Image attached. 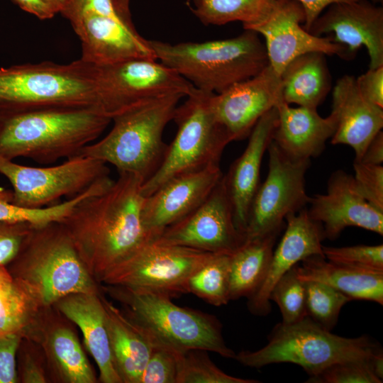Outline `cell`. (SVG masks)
Here are the masks:
<instances>
[{
	"instance_id": "obj_26",
	"label": "cell",
	"mask_w": 383,
	"mask_h": 383,
	"mask_svg": "<svg viewBox=\"0 0 383 383\" xmlns=\"http://www.w3.org/2000/svg\"><path fill=\"white\" fill-rule=\"evenodd\" d=\"M102 302L116 369L122 382L139 383L151 351L150 336L112 304Z\"/></svg>"
},
{
	"instance_id": "obj_46",
	"label": "cell",
	"mask_w": 383,
	"mask_h": 383,
	"mask_svg": "<svg viewBox=\"0 0 383 383\" xmlns=\"http://www.w3.org/2000/svg\"><path fill=\"white\" fill-rule=\"evenodd\" d=\"M302 6L305 21L302 26L307 31L317 17L330 5L339 2H348L360 0H296Z\"/></svg>"
},
{
	"instance_id": "obj_3",
	"label": "cell",
	"mask_w": 383,
	"mask_h": 383,
	"mask_svg": "<svg viewBox=\"0 0 383 383\" xmlns=\"http://www.w3.org/2000/svg\"><path fill=\"white\" fill-rule=\"evenodd\" d=\"M259 34L245 30L234 38L171 44L149 40L156 60L195 88L218 94L249 79L269 65Z\"/></svg>"
},
{
	"instance_id": "obj_18",
	"label": "cell",
	"mask_w": 383,
	"mask_h": 383,
	"mask_svg": "<svg viewBox=\"0 0 383 383\" xmlns=\"http://www.w3.org/2000/svg\"><path fill=\"white\" fill-rule=\"evenodd\" d=\"M67 19L80 40V59L87 63L101 66L133 59L157 60L149 40L137 32L133 23L92 13Z\"/></svg>"
},
{
	"instance_id": "obj_19",
	"label": "cell",
	"mask_w": 383,
	"mask_h": 383,
	"mask_svg": "<svg viewBox=\"0 0 383 383\" xmlns=\"http://www.w3.org/2000/svg\"><path fill=\"white\" fill-rule=\"evenodd\" d=\"M311 218L323 228L325 239L335 240L348 227H359L383 235V211L364 198L353 175L343 170L330 176L326 193L310 198Z\"/></svg>"
},
{
	"instance_id": "obj_14",
	"label": "cell",
	"mask_w": 383,
	"mask_h": 383,
	"mask_svg": "<svg viewBox=\"0 0 383 383\" xmlns=\"http://www.w3.org/2000/svg\"><path fill=\"white\" fill-rule=\"evenodd\" d=\"M155 240L212 253L232 254L240 247L245 236L235 226L223 177L199 206L166 228Z\"/></svg>"
},
{
	"instance_id": "obj_28",
	"label": "cell",
	"mask_w": 383,
	"mask_h": 383,
	"mask_svg": "<svg viewBox=\"0 0 383 383\" xmlns=\"http://www.w3.org/2000/svg\"><path fill=\"white\" fill-rule=\"evenodd\" d=\"M325 55L310 52L297 56L287 65L280 74L285 103L317 109L331 87Z\"/></svg>"
},
{
	"instance_id": "obj_53",
	"label": "cell",
	"mask_w": 383,
	"mask_h": 383,
	"mask_svg": "<svg viewBox=\"0 0 383 383\" xmlns=\"http://www.w3.org/2000/svg\"><path fill=\"white\" fill-rule=\"evenodd\" d=\"M67 0H62L64 4H65V2L67 1Z\"/></svg>"
},
{
	"instance_id": "obj_11",
	"label": "cell",
	"mask_w": 383,
	"mask_h": 383,
	"mask_svg": "<svg viewBox=\"0 0 383 383\" xmlns=\"http://www.w3.org/2000/svg\"><path fill=\"white\" fill-rule=\"evenodd\" d=\"M106 164L79 155L60 165L32 167L0 155V174L11 183L12 203L26 208H43L73 198L98 180L109 176Z\"/></svg>"
},
{
	"instance_id": "obj_38",
	"label": "cell",
	"mask_w": 383,
	"mask_h": 383,
	"mask_svg": "<svg viewBox=\"0 0 383 383\" xmlns=\"http://www.w3.org/2000/svg\"><path fill=\"white\" fill-rule=\"evenodd\" d=\"M147 333L150 336L152 348L139 383H177L179 357L182 350Z\"/></svg>"
},
{
	"instance_id": "obj_23",
	"label": "cell",
	"mask_w": 383,
	"mask_h": 383,
	"mask_svg": "<svg viewBox=\"0 0 383 383\" xmlns=\"http://www.w3.org/2000/svg\"><path fill=\"white\" fill-rule=\"evenodd\" d=\"M332 111L336 129L331 138L333 145L351 147L359 162L375 135L383 127V109L366 100L360 93L354 76L339 78L333 89Z\"/></svg>"
},
{
	"instance_id": "obj_13",
	"label": "cell",
	"mask_w": 383,
	"mask_h": 383,
	"mask_svg": "<svg viewBox=\"0 0 383 383\" xmlns=\"http://www.w3.org/2000/svg\"><path fill=\"white\" fill-rule=\"evenodd\" d=\"M267 151L269 170L252 201L246 240L280 233L286 216L305 208L311 198L305 186V174L311 160L292 158L272 140Z\"/></svg>"
},
{
	"instance_id": "obj_51",
	"label": "cell",
	"mask_w": 383,
	"mask_h": 383,
	"mask_svg": "<svg viewBox=\"0 0 383 383\" xmlns=\"http://www.w3.org/2000/svg\"><path fill=\"white\" fill-rule=\"evenodd\" d=\"M48 4L52 9L57 13H60L63 8L64 3L62 0H43Z\"/></svg>"
},
{
	"instance_id": "obj_41",
	"label": "cell",
	"mask_w": 383,
	"mask_h": 383,
	"mask_svg": "<svg viewBox=\"0 0 383 383\" xmlns=\"http://www.w3.org/2000/svg\"><path fill=\"white\" fill-rule=\"evenodd\" d=\"M130 0H67L60 13L66 19L73 15L92 13L133 24Z\"/></svg>"
},
{
	"instance_id": "obj_27",
	"label": "cell",
	"mask_w": 383,
	"mask_h": 383,
	"mask_svg": "<svg viewBox=\"0 0 383 383\" xmlns=\"http://www.w3.org/2000/svg\"><path fill=\"white\" fill-rule=\"evenodd\" d=\"M297 265L301 280L326 284L350 300H366L383 304V272L367 271L335 263L324 256L313 255Z\"/></svg>"
},
{
	"instance_id": "obj_40",
	"label": "cell",
	"mask_w": 383,
	"mask_h": 383,
	"mask_svg": "<svg viewBox=\"0 0 383 383\" xmlns=\"http://www.w3.org/2000/svg\"><path fill=\"white\" fill-rule=\"evenodd\" d=\"M370 360V359H369ZM368 360H350L334 363L318 374L309 377V383H380Z\"/></svg>"
},
{
	"instance_id": "obj_36",
	"label": "cell",
	"mask_w": 383,
	"mask_h": 383,
	"mask_svg": "<svg viewBox=\"0 0 383 383\" xmlns=\"http://www.w3.org/2000/svg\"><path fill=\"white\" fill-rule=\"evenodd\" d=\"M304 282L307 316L331 331L341 309L350 299L326 284L311 280Z\"/></svg>"
},
{
	"instance_id": "obj_48",
	"label": "cell",
	"mask_w": 383,
	"mask_h": 383,
	"mask_svg": "<svg viewBox=\"0 0 383 383\" xmlns=\"http://www.w3.org/2000/svg\"><path fill=\"white\" fill-rule=\"evenodd\" d=\"M359 162L370 165H382L383 162V132L382 131L377 133L370 142Z\"/></svg>"
},
{
	"instance_id": "obj_15",
	"label": "cell",
	"mask_w": 383,
	"mask_h": 383,
	"mask_svg": "<svg viewBox=\"0 0 383 383\" xmlns=\"http://www.w3.org/2000/svg\"><path fill=\"white\" fill-rule=\"evenodd\" d=\"M304 21V11L299 1L275 0L269 15L248 29L263 36L269 65L278 74L293 59L310 52L352 59L345 46L304 29L301 25Z\"/></svg>"
},
{
	"instance_id": "obj_33",
	"label": "cell",
	"mask_w": 383,
	"mask_h": 383,
	"mask_svg": "<svg viewBox=\"0 0 383 383\" xmlns=\"http://www.w3.org/2000/svg\"><path fill=\"white\" fill-rule=\"evenodd\" d=\"M49 350L61 377L70 383H94L95 375L72 331L59 328L49 338Z\"/></svg>"
},
{
	"instance_id": "obj_22",
	"label": "cell",
	"mask_w": 383,
	"mask_h": 383,
	"mask_svg": "<svg viewBox=\"0 0 383 383\" xmlns=\"http://www.w3.org/2000/svg\"><path fill=\"white\" fill-rule=\"evenodd\" d=\"M277 119V109L274 107L258 120L248 136L243 152L223 176L235 226L245 236L252 201L260 184L262 160L272 140Z\"/></svg>"
},
{
	"instance_id": "obj_43",
	"label": "cell",
	"mask_w": 383,
	"mask_h": 383,
	"mask_svg": "<svg viewBox=\"0 0 383 383\" xmlns=\"http://www.w3.org/2000/svg\"><path fill=\"white\" fill-rule=\"evenodd\" d=\"M31 228L24 223L0 221V265L6 266L13 261Z\"/></svg>"
},
{
	"instance_id": "obj_17",
	"label": "cell",
	"mask_w": 383,
	"mask_h": 383,
	"mask_svg": "<svg viewBox=\"0 0 383 383\" xmlns=\"http://www.w3.org/2000/svg\"><path fill=\"white\" fill-rule=\"evenodd\" d=\"M283 101L280 75L268 65L260 72L212 97L218 122L231 141L248 138L258 120Z\"/></svg>"
},
{
	"instance_id": "obj_50",
	"label": "cell",
	"mask_w": 383,
	"mask_h": 383,
	"mask_svg": "<svg viewBox=\"0 0 383 383\" xmlns=\"http://www.w3.org/2000/svg\"><path fill=\"white\" fill-rule=\"evenodd\" d=\"M370 368L374 375L383 379V353L382 348L377 350L369 360Z\"/></svg>"
},
{
	"instance_id": "obj_25",
	"label": "cell",
	"mask_w": 383,
	"mask_h": 383,
	"mask_svg": "<svg viewBox=\"0 0 383 383\" xmlns=\"http://www.w3.org/2000/svg\"><path fill=\"white\" fill-rule=\"evenodd\" d=\"M60 311L81 330L104 383H121L111 350L105 309L97 292L68 295L57 302Z\"/></svg>"
},
{
	"instance_id": "obj_4",
	"label": "cell",
	"mask_w": 383,
	"mask_h": 383,
	"mask_svg": "<svg viewBox=\"0 0 383 383\" xmlns=\"http://www.w3.org/2000/svg\"><path fill=\"white\" fill-rule=\"evenodd\" d=\"M183 97L162 96L116 115L110 131L80 155L111 164L118 173L136 175L145 182L164 160L168 145L162 140L163 132Z\"/></svg>"
},
{
	"instance_id": "obj_29",
	"label": "cell",
	"mask_w": 383,
	"mask_h": 383,
	"mask_svg": "<svg viewBox=\"0 0 383 383\" xmlns=\"http://www.w3.org/2000/svg\"><path fill=\"white\" fill-rule=\"evenodd\" d=\"M279 233L247 240L231 254L230 301L248 298L260 285L269 267Z\"/></svg>"
},
{
	"instance_id": "obj_5",
	"label": "cell",
	"mask_w": 383,
	"mask_h": 383,
	"mask_svg": "<svg viewBox=\"0 0 383 383\" xmlns=\"http://www.w3.org/2000/svg\"><path fill=\"white\" fill-rule=\"evenodd\" d=\"M10 272L32 292L40 306L73 294L97 292L94 278L62 224L32 227Z\"/></svg>"
},
{
	"instance_id": "obj_34",
	"label": "cell",
	"mask_w": 383,
	"mask_h": 383,
	"mask_svg": "<svg viewBox=\"0 0 383 383\" xmlns=\"http://www.w3.org/2000/svg\"><path fill=\"white\" fill-rule=\"evenodd\" d=\"M231 254L213 253L189 278V293L215 306L230 301Z\"/></svg>"
},
{
	"instance_id": "obj_35",
	"label": "cell",
	"mask_w": 383,
	"mask_h": 383,
	"mask_svg": "<svg viewBox=\"0 0 383 383\" xmlns=\"http://www.w3.org/2000/svg\"><path fill=\"white\" fill-rule=\"evenodd\" d=\"M259 381L225 373L201 349L182 350L179 357L177 383H257Z\"/></svg>"
},
{
	"instance_id": "obj_9",
	"label": "cell",
	"mask_w": 383,
	"mask_h": 383,
	"mask_svg": "<svg viewBox=\"0 0 383 383\" xmlns=\"http://www.w3.org/2000/svg\"><path fill=\"white\" fill-rule=\"evenodd\" d=\"M111 292L124 304L130 319L161 341L179 350L201 349L235 358L214 316L181 307L158 292L113 286Z\"/></svg>"
},
{
	"instance_id": "obj_32",
	"label": "cell",
	"mask_w": 383,
	"mask_h": 383,
	"mask_svg": "<svg viewBox=\"0 0 383 383\" xmlns=\"http://www.w3.org/2000/svg\"><path fill=\"white\" fill-rule=\"evenodd\" d=\"M193 14L204 25L222 26L240 21L244 30L262 21L275 0H192Z\"/></svg>"
},
{
	"instance_id": "obj_8",
	"label": "cell",
	"mask_w": 383,
	"mask_h": 383,
	"mask_svg": "<svg viewBox=\"0 0 383 383\" xmlns=\"http://www.w3.org/2000/svg\"><path fill=\"white\" fill-rule=\"evenodd\" d=\"M214 94L194 87L177 106L172 118L177 126L176 135L159 169L143 184L144 197L172 177L220 165L225 148L232 141L213 110Z\"/></svg>"
},
{
	"instance_id": "obj_21",
	"label": "cell",
	"mask_w": 383,
	"mask_h": 383,
	"mask_svg": "<svg viewBox=\"0 0 383 383\" xmlns=\"http://www.w3.org/2000/svg\"><path fill=\"white\" fill-rule=\"evenodd\" d=\"M284 233L272 257L265 277L258 288L248 297L250 313L265 316L271 310L270 292L276 282L292 267L307 257L323 255L325 239L321 225L312 219L307 208L288 214Z\"/></svg>"
},
{
	"instance_id": "obj_47",
	"label": "cell",
	"mask_w": 383,
	"mask_h": 383,
	"mask_svg": "<svg viewBox=\"0 0 383 383\" xmlns=\"http://www.w3.org/2000/svg\"><path fill=\"white\" fill-rule=\"evenodd\" d=\"M18 7L40 20L53 18L56 13L43 0H13Z\"/></svg>"
},
{
	"instance_id": "obj_1",
	"label": "cell",
	"mask_w": 383,
	"mask_h": 383,
	"mask_svg": "<svg viewBox=\"0 0 383 383\" xmlns=\"http://www.w3.org/2000/svg\"><path fill=\"white\" fill-rule=\"evenodd\" d=\"M118 174L106 190L85 198L60 223L89 274L99 281L153 240L142 218L143 181Z\"/></svg>"
},
{
	"instance_id": "obj_10",
	"label": "cell",
	"mask_w": 383,
	"mask_h": 383,
	"mask_svg": "<svg viewBox=\"0 0 383 383\" xmlns=\"http://www.w3.org/2000/svg\"><path fill=\"white\" fill-rule=\"evenodd\" d=\"M155 240L139 248L108 272L101 282L174 297L189 293L190 277L213 255Z\"/></svg>"
},
{
	"instance_id": "obj_30",
	"label": "cell",
	"mask_w": 383,
	"mask_h": 383,
	"mask_svg": "<svg viewBox=\"0 0 383 383\" xmlns=\"http://www.w3.org/2000/svg\"><path fill=\"white\" fill-rule=\"evenodd\" d=\"M113 182L109 176L104 177L73 198L50 206L35 209L14 204L12 203V191L0 187V221L24 223L35 228L61 223L80 201L104 192Z\"/></svg>"
},
{
	"instance_id": "obj_49",
	"label": "cell",
	"mask_w": 383,
	"mask_h": 383,
	"mask_svg": "<svg viewBox=\"0 0 383 383\" xmlns=\"http://www.w3.org/2000/svg\"><path fill=\"white\" fill-rule=\"evenodd\" d=\"M21 379L26 383L45 382V374L36 363L30 359L24 360L21 367Z\"/></svg>"
},
{
	"instance_id": "obj_42",
	"label": "cell",
	"mask_w": 383,
	"mask_h": 383,
	"mask_svg": "<svg viewBox=\"0 0 383 383\" xmlns=\"http://www.w3.org/2000/svg\"><path fill=\"white\" fill-rule=\"evenodd\" d=\"M355 182L364 198L372 206L383 211V167L353 162Z\"/></svg>"
},
{
	"instance_id": "obj_12",
	"label": "cell",
	"mask_w": 383,
	"mask_h": 383,
	"mask_svg": "<svg viewBox=\"0 0 383 383\" xmlns=\"http://www.w3.org/2000/svg\"><path fill=\"white\" fill-rule=\"evenodd\" d=\"M98 109L111 120L140 104L162 96L186 97L194 86L177 72L150 59L96 66Z\"/></svg>"
},
{
	"instance_id": "obj_2",
	"label": "cell",
	"mask_w": 383,
	"mask_h": 383,
	"mask_svg": "<svg viewBox=\"0 0 383 383\" xmlns=\"http://www.w3.org/2000/svg\"><path fill=\"white\" fill-rule=\"evenodd\" d=\"M111 120L95 107L0 111V155L52 164L80 155Z\"/></svg>"
},
{
	"instance_id": "obj_44",
	"label": "cell",
	"mask_w": 383,
	"mask_h": 383,
	"mask_svg": "<svg viewBox=\"0 0 383 383\" xmlns=\"http://www.w3.org/2000/svg\"><path fill=\"white\" fill-rule=\"evenodd\" d=\"M23 336L21 333L0 335V383L18 382L16 355Z\"/></svg>"
},
{
	"instance_id": "obj_31",
	"label": "cell",
	"mask_w": 383,
	"mask_h": 383,
	"mask_svg": "<svg viewBox=\"0 0 383 383\" xmlns=\"http://www.w3.org/2000/svg\"><path fill=\"white\" fill-rule=\"evenodd\" d=\"M39 306L29 288L0 265V335H25Z\"/></svg>"
},
{
	"instance_id": "obj_16",
	"label": "cell",
	"mask_w": 383,
	"mask_h": 383,
	"mask_svg": "<svg viewBox=\"0 0 383 383\" xmlns=\"http://www.w3.org/2000/svg\"><path fill=\"white\" fill-rule=\"evenodd\" d=\"M308 31L345 46L352 58L364 46L370 57L369 69L383 65V8L368 0L330 5Z\"/></svg>"
},
{
	"instance_id": "obj_20",
	"label": "cell",
	"mask_w": 383,
	"mask_h": 383,
	"mask_svg": "<svg viewBox=\"0 0 383 383\" xmlns=\"http://www.w3.org/2000/svg\"><path fill=\"white\" fill-rule=\"evenodd\" d=\"M223 175L220 165H211L172 177L144 197L142 218L151 238L155 240L199 206Z\"/></svg>"
},
{
	"instance_id": "obj_7",
	"label": "cell",
	"mask_w": 383,
	"mask_h": 383,
	"mask_svg": "<svg viewBox=\"0 0 383 383\" xmlns=\"http://www.w3.org/2000/svg\"><path fill=\"white\" fill-rule=\"evenodd\" d=\"M379 349L378 343L367 335L342 337L306 316L294 323H277L267 345L255 351L241 350L235 359L256 369L270 364L293 363L312 377L336 362L368 360Z\"/></svg>"
},
{
	"instance_id": "obj_39",
	"label": "cell",
	"mask_w": 383,
	"mask_h": 383,
	"mask_svg": "<svg viewBox=\"0 0 383 383\" xmlns=\"http://www.w3.org/2000/svg\"><path fill=\"white\" fill-rule=\"evenodd\" d=\"M329 261L371 272H383V245L346 247L323 246Z\"/></svg>"
},
{
	"instance_id": "obj_52",
	"label": "cell",
	"mask_w": 383,
	"mask_h": 383,
	"mask_svg": "<svg viewBox=\"0 0 383 383\" xmlns=\"http://www.w3.org/2000/svg\"><path fill=\"white\" fill-rule=\"evenodd\" d=\"M370 1H371L374 4H377L379 3L382 4L383 2V0H370Z\"/></svg>"
},
{
	"instance_id": "obj_37",
	"label": "cell",
	"mask_w": 383,
	"mask_h": 383,
	"mask_svg": "<svg viewBox=\"0 0 383 383\" xmlns=\"http://www.w3.org/2000/svg\"><path fill=\"white\" fill-rule=\"evenodd\" d=\"M297 265L276 282L270 294V301H274L280 309L284 324L294 323L307 316L306 289L298 276Z\"/></svg>"
},
{
	"instance_id": "obj_24",
	"label": "cell",
	"mask_w": 383,
	"mask_h": 383,
	"mask_svg": "<svg viewBox=\"0 0 383 383\" xmlns=\"http://www.w3.org/2000/svg\"><path fill=\"white\" fill-rule=\"evenodd\" d=\"M278 119L272 141L288 156L294 159L316 157L336 129V118L332 113L326 118L316 109L291 107L284 101L276 106Z\"/></svg>"
},
{
	"instance_id": "obj_6",
	"label": "cell",
	"mask_w": 383,
	"mask_h": 383,
	"mask_svg": "<svg viewBox=\"0 0 383 383\" xmlns=\"http://www.w3.org/2000/svg\"><path fill=\"white\" fill-rule=\"evenodd\" d=\"M88 106L99 110L96 68L80 58L0 68V111Z\"/></svg>"
},
{
	"instance_id": "obj_45",
	"label": "cell",
	"mask_w": 383,
	"mask_h": 383,
	"mask_svg": "<svg viewBox=\"0 0 383 383\" xmlns=\"http://www.w3.org/2000/svg\"><path fill=\"white\" fill-rule=\"evenodd\" d=\"M355 79L361 95L369 102L383 109V65L369 69Z\"/></svg>"
}]
</instances>
